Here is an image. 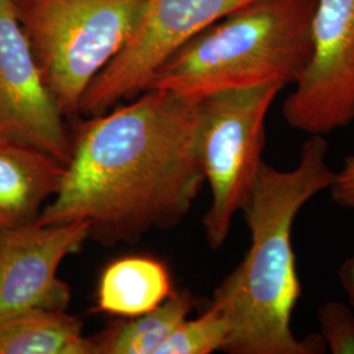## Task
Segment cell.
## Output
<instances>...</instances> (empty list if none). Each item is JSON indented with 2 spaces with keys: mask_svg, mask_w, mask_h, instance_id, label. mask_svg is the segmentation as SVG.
<instances>
[{
  "mask_svg": "<svg viewBox=\"0 0 354 354\" xmlns=\"http://www.w3.org/2000/svg\"><path fill=\"white\" fill-rule=\"evenodd\" d=\"M205 183L200 102L149 89L77 125L59 189L36 222H86L104 245L175 227Z\"/></svg>",
  "mask_w": 354,
  "mask_h": 354,
  "instance_id": "cell-1",
  "label": "cell"
},
{
  "mask_svg": "<svg viewBox=\"0 0 354 354\" xmlns=\"http://www.w3.org/2000/svg\"><path fill=\"white\" fill-rule=\"evenodd\" d=\"M328 142L311 136L295 168L279 171L264 163L244 218L250 250L221 285L213 302L230 324L222 352L230 354H320V335L298 339L291 329L302 285L292 248V226L301 209L330 188L335 172L327 165Z\"/></svg>",
  "mask_w": 354,
  "mask_h": 354,
  "instance_id": "cell-2",
  "label": "cell"
},
{
  "mask_svg": "<svg viewBox=\"0 0 354 354\" xmlns=\"http://www.w3.org/2000/svg\"><path fill=\"white\" fill-rule=\"evenodd\" d=\"M317 0H254L190 38L149 89L200 102L230 89L295 83L311 58Z\"/></svg>",
  "mask_w": 354,
  "mask_h": 354,
  "instance_id": "cell-3",
  "label": "cell"
},
{
  "mask_svg": "<svg viewBox=\"0 0 354 354\" xmlns=\"http://www.w3.org/2000/svg\"><path fill=\"white\" fill-rule=\"evenodd\" d=\"M58 111L79 114L91 82L121 50L145 0H12Z\"/></svg>",
  "mask_w": 354,
  "mask_h": 354,
  "instance_id": "cell-4",
  "label": "cell"
},
{
  "mask_svg": "<svg viewBox=\"0 0 354 354\" xmlns=\"http://www.w3.org/2000/svg\"><path fill=\"white\" fill-rule=\"evenodd\" d=\"M282 89H230L200 100V158L212 192L203 223L213 250L223 245L234 215L252 196L264 165L266 115Z\"/></svg>",
  "mask_w": 354,
  "mask_h": 354,
  "instance_id": "cell-5",
  "label": "cell"
},
{
  "mask_svg": "<svg viewBox=\"0 0 354 354\" xmlns=\"http://www.w3.org/2000/svg\"><path fill=\"white\" fill-rule=\"evenodd\" d=\"M254 0H145L125 46L91 82L79 114L93 117L133 100L152 76L190 38Z\"/></svg>",
  "mask_w": 354,
  "mask_h": 354,
  "instance_id": "cell-6",
  "label": "cell"
},
{
  "mask_svg": "<svg viewBox=\"0 0 354 354\" xmlns=\"http://www.w3.org/2000/svg\"><path fill=\"white\" fill-rule=\"evenodd\" d=\"M311 42L282 114L291 127L323 136L354 118V0H317Z\"/></svg>",
  "mask_w": 354,
  "mask_h": 354,
  "instance_id": "cell-7",
  "label": "cell"
},
{
  "mask_svg": "<svg viewBox=\"0 0 354 354\" xmlns=\"http://www.w3.org/2000/svg\"><path fill=\"white\" fill-rule=\"evenodd\" d=\"M86 222L24 226L0 231V323L30 310H67L70 286L58 269L88 241Z\"/></svg>",
  "mask_w": 354,
  "mask_h": 354,
  "instance_id": "cell-8",
  "label": "cell"
},
{
  "mask_svg": "<svg viewBox=\"0 0 354 354\" xmlns=\"http://www.w3.org/2000/svg\"><path fill=\"white\" fill-rule=\"evenodd\" d=\"M0 134L44 150L64 165L68 162L73 138L44 83L12 0H0Z\"/></svg>",
  "mask_w": 354,
  "mask_h": 354,
  "instance_id": "cell-9",
  "label": "cell"
},
{
  "mask_svg": "<svg viewBox=\"0 0 354 354\" xmlns=\"http://www.w3.org/2000/svg\"><path fill=\"white\" fill-rule=\"evenodd\" d=\"M64 169L50 153L0 134V231L35 222L59 189Z\"/></svg>",
  "mask_w": 354,
  "mask_h": 354,
  "instance_id": "cell-10",
  "label": "cell"
},
{
  "mask_svg": "<svg viewBox=\"0 0 354 354\" xmlns=\"http://www.w3.org/2000/svg\"><path fill=\"white\" fill-rule=\"evenodd\" d=\"M175 292L167 266L149 256H129L111 263L97 289V310L115 317L149 313Z\"/></svg>",
  "mask_w": 354,
  "mask_h": 354,
  "instance_id": "cell-11",
  "label": "cell"
},
{
  "mask_svg": "<svg viewBox=\"0 0 354 354\" xmlns=\"http://www.w3.org/2000/svg\"><path fill=\"white\" fill-rule=\"evenodd\" d=\"M0 354H93V345L79 317L37 308L0 323Z\"/></svg>",
  "mask_w": 354,
  "mask_h": 354,
  "instance_id": "cell-12",
  "label": "cell"
},
{
  "mask_svg": "<svg viewBox=\"0 0 354 354\" xmlns=\"http://www.w3.org/2000/svg\"><path fill=\"white\" fill-rule=\"evenodd\" d=\"M193 304L189 291H175L151 311L115 322L91 337L93 354H156L177 326L188 317Z\"/></svg>",
  "mask_w": 354,
  "mask_h": 354,
  "instance_id": "cell-13",
  "label": "cell"
},
{
  "mask_svg": "<svg viewBox=\"0 0 354 354\" xmlns=\"http://www.w3.org/2000/svg\"><path fill=\"white\" fill-rule=\"evenodd\" d=\"M230 324L215 307L193 320L184 319L169 335L156 354H210L223 351Z\"/></svg>",
  "mask_w": 354,
  "mask_h": 354,
  "instance_id": "cell-14",
  "label": "cell"
},
{
  "mask_svg": "<svg viewBox=\"0 0 354 354\" xmlns=\"http://www.w3.org/2000/svg\"><path fill=\"white\" fill-rule=\"evenodd\" d=\"M320 337L332 354H354V311L349 304L328 301L317 311Z\"/></svg>",
  "mask_w": 354,
  "mask_h": 354,
  "instance_id": "cell-15",
  "label": "cell"
},
{
  "mask_svg": "<svg viewBox=\"0 0 354 354\" xmlns=\"http://www.w3.org/2000/svg\"><path fill=\"white\" fill-rule=\"evenodd\" d=\"M329 190L333 203L354 210V153L344 160L340 171L335 172Z\"/></svg>",
  "mask_w": 354,
  "mask_h": 354,
  "instance_id": "cell-16",
  "label": "cell"
},
{
  "mask_svg": "<svg viewBox=\"0 0 354 354\" xmlns=\"http://www.w3.org/2000/svg\"><path fill=\"white\" fill-rule=\"evenodd\" d=\"M339 279L354 311V254L342 263L339 269Z\"/></svg>",
  "mask_w": 354,
  "mask_h": 354,
  "instance_id": "cell-17",
  "label": "cell"
}]
</instances>
